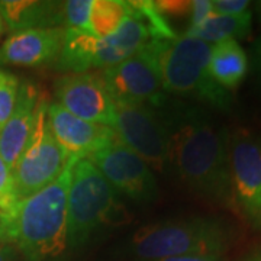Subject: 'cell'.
<instances>
[{
    "mask_svg": "<svg viewBox=\"0 0 261 261\" xmlns=\"http://www.w3.org/2000/svg\"><path fill=\"white\" fill-rule=\"evenodd\" d=\"M159 111L167 126L170 171L196 196L233 207L226 128L196 103L167 99Z\"/></svg>",
    "mask_w": 261,
    "mask_h": 261,
    "instance_id": "obj_1",
    "label": "cell"
},
{
    "mask_svg": "<svg viewBox=\"0 0 261 261\" xmlns=\"http://www.w3.org/2000/svg\"><path fill=\"white\" fill-rule=\"evenodd\" d=\"M77 159L38 193L19 200L15 211L0 215V244H13L27 261H64L68 247V189Z\"/></svg>",
    "mask_w": 261,
    "mask_h": 261,
    "instance_id": "obj_2",
    "label": "cell"
},
{
    "mask_svg": "<svg viewBox=\"0 0 261 261\" xmlns=\"http://www.w3.org/2000/svg\"><path fill=\"white\" fill-rule=\"evenodd\" d=\"M232 241L231 226L214 216H186L145 225L122 244L130 261H160L190 255H224Z\"/></svg>",
    "mask_w": 261,
    "mask_h": 261,
    "instance_id": "obj_3",
    "label": "cell"
},
{
    "mask_svg": "<svg viewBox=\"0 0 261 261\" xmlns=\"http://www.w3.org/2000/svg\"><path fill=\"white\" fill-rule=\"evenodd\" d=\"M129 212L90 160H77L68 189V247L80 250L100 233L129 222Z\"/></svg>",
    "mask_w": 261,
    "mask_h": 261,
    "instance_id": "obj_4",
    "label": "cell"
},
{
    "mask_svg": "<svg viewBox=\"0 0 261 261\" xmlns=\"http://www.w3.org/2000/svg\"><path fill=\"white\" fill-rule=\"evenodd\" d=\"M211 51V44L183 34L174 39H159L163 90L219 112H229L233 97L212 77Z\"/></svg>",
    "mask_w": 261,
    "mask_h": 261,
    "instance_id": "obj_5",
    "label": "cell"
},
{
    "mask_svg": "<svg viewBox=\"0 0 261 261\" xmlns=\"http://www.w3.org/2000/svg\"><path fill=\"white\" fill-rule=\"evenodd\" d=\"M47 108L48 102L42 97L28 145L12 170L19 200L35 195L56 181L70 161L51 132Z\"/></svg>",
    "mask_w": 261,
    "mask_h": 261,
    "instance_id": "obj_6",
    "label": "cell"
},
{
    "mask_svg": "<svg viewBox=\"0 0 261 261\" xmlns=\"http://www.w3.org/2000/svg\"><path fill=\"white\" fill-rule=\"evenodd\" d=\"M100 77L115 103L160 108L167 100L159 65V39L121 64L105 68Z\"/></svg>",
    "mask_w": 261,
    "mask_h": 261,
    "instance_id": "obj_7",
    "label": "cell"
},
{
    "mask_svg": "<svg viewBox=\"0 0 261 261\" xmlns=\"http://www.w3.org/2000/svg\"><path fill=\"white\" fill-rule=\"evenodd\" d=\"M112 129L125 147L154 171H170L168 132L159 108L116 103Z\"/></svg>",
    "mask_w": 261,
    "mask_h": 261,
    "instance_id": "obj_8",
    "label": "cell"
},
{
    "mask_svg": "<svg viewBox=\"0 0 261 261\" xmlns=\"http://www.w3.org/2000/svg\"><path fill=\"white\" fill-rule=\"evenodd\" d=\"M233 205L245 222L261 231V134L237 129L229 135Z\"/></svg>",
    "mask_w": 261,
    "mask_h": 261,
    "instance_id": "obj_9",
    "label": "cell"
},
{
    "mask_svg": "<svg viewBox=\"0 0 261 261\" xmlns=\"http://www.w3.org/2000/svg\"><path fill=\"white\" fill-rule=\"evenodd\" d=\"M118 195L138 205H149L159 197V183L148 164L121 141L113 140L89 159Z\"/></svg>",
    "mask_w": 261,
    "mask_h": 261,
    "instance_id": "obj_10",
    "label": "cell"
},
{
    "mask_svg": "<svg viewBox=\"0 0 261 261\" xmlns=\"http://www.w3.org/2000/svg\"><path fill=\"white\" fill-rule=\"evenodd\" d=\"M57 103L80 119L112 128L116 103L100 74L77 73L61 75L54 86Z\"/></svg>",
    "mask_w": 261,
    "mask_h": 261,
    "instance_id": "obj_11",
    "label": "cell"
},
{
    "mask_svg": "<svg viewBox=\"0 0 261 261\" xmlns=\"http://www.w3.org/2000/svg\"><path fill=\"white\" fill-rule=\"evenodd\" d=\"M49 128L68 159H89L116 140L112 128L80 119L57 102L48 103Z\"/></svg>",
    "mask_w": 261,
    "mask_h": 261,
    "instance_id": "obj_12",
    "label": "cell"
},
{
    "mask_svg": "<svg viewBox=\"0 0 261 261\" xmlns=\"http://www.w3.org/2000/svg\"><path fill=\"white\" fill-rule=\"evenodd\" d=\"M64 34L63 27L12 34L0 47V65L39 67L57 61Z\"/></svg>",
    "mask_w": 261,
    "mask_h": 261,
    "instance_id": "obj_13",
    "label": "cell"
},
{
    "mask_svg": "<svg viewBox=\"0 0 261 261\" xmlns=\"http://www.w3.org/2000/svg\"><path fill=\"white\" fill-rule=\"evenodd\" d=\"M42 96L35 84L20 83L18 100L8 122L0 130V157L13 170L32 135L38 105Z\"/></svg>",
    "mask_w": 261,
    "mask_h": 261,
    "instance_id": "obj_14",
    "label": "cell"
},
{
    "mask_svg": "<svg viewBox=\"0 0 261 261\" xmlns=\"http://www.w3.org/2000/svg\"><path fill=\"white\" fill-rule=\"evenodd\" d=\"M157 41L148 22L129 2V13L112 35L99 38L93 68H109L135 56L149 42Z\"/></svg>",
    "mask_w": 261,
    "mask_h": 261,
    "instance_id": "obj_15",
    "label": "cell"
},
{
    "mask_svg": "<svg viewBox=\"0 0 261 261\" xmlns=\"http://www.w3.org/2000/svg\"><path fill=\"white\" fill-rule=\"evenodd\" d=\"M64 2L47 0H3L0 16L12 34L31 29L58 28L64 25Z\"/></svg>",
    "mask_w": 261,
    "mask_h": 261,
    "instance_id": "obj_16",
    "label": "cell"
},
{
    "mask_svg": "<svg viewBox=\"0 0 261 261\" xmlns=\"http://www.w3.org/2000/svg\"><path fill=\"white\" fill-rule=\"evenodd\" d=\"M211 73L215 82L226 89L235 90L248 73V58L238 41H222L212 45Z\"/></svg>",
    "mask_w": 261,
    "mask_h": 261,
    "instance_id": "obj_17",
    "label": "cell"
},
{
    "mask_svg": "<svg viewBox=\"0 0 261 261\" xmlns=\"http://www.w3.org/2000/svg\"><path fill=\"white\" fill-rule=\"evenodd\" d=\"M99 38L80 29L65 28L61 53L57 58V68L65 74L87 73L94 65Z\"/></svg>",
    "mask_w": 261,
    "mask_h": 261,
    "instance_id": "obj_18",
    "label": "cell"
},
{
    "mask_svg": "<svg viewBox=\"0 0 261 261\" xmlns=\"http://www.w3.org/2000/svg\"><path fill=\"white\" fill-rule=\"evenodd\" d=\"M251 23L252 13L250 10L237 16L212 15L200 27L187 29L183 35L196 38L206 44L214 45L222 41H238L241 38H245L251 31Z\"/></svg>",
    "mask_w": 261,
    "mask_h": 261,
    "instance_id": "obj_19",
    "label": "cell"
},
{
    "mask_svg": "<svg viewBox=\"0 0 261 261\" xmlns=\"http://www.w3.org/2000/svg\"><path fill=\"white\" fill-rule=\"evenodd\" d=\"M129 13V2L122 0H93L90 10V31L94 37L112 35Z\"/></svg>",
    "mask_w": 261,
    "mask_h": 261,
    "instance_id": "obj_20",
    "label": "cell"
},
{
    "mask_svg": "<svg viewBox=\"0 0 261 261\" xmlns=\"http://www.w3.org/2000/svg\"><path fill=\"white\" fill-rule=\"evenodd\" d=\"M20 82L15 74L0 70V130L8 122L18 100Z\"/></svg>",
    "mask_w": 261,
    "mask_h": 261,
    "instance_id": "obj_21",
    "label": "cell"
},
{
    "mask_svg": "<svg viewBox=\"0 0 261 261\" xmlns=\"http://www.w3.org/2000/svg\"><path fill=\"white\" fill-rule=\"evenodd\" d=\"M93 0H68L64 2L63 13H64L65 28L80 29L90 32V10ZM93 35V34H92Z\"/></svg>",
    "mask_w": 261,
    "mask_h": 261,
    "instance_id": "obj_22",
    "label": "cell"
},
{
    "mask_svg": "<svg viewBox=\"0 0 261 261\" xmlns=\"http://www.w3.org/2000/svg\"><path fill=\"white\" fill-rule=\"evenodd\" d=\"M18 203L13 171L0 157V215L12 214Z\"/></svg>",
    "mask_w": 261,
    "mask_h": 261,
    "instance_id": "obj_23",
    "label": "cell"
},
{
    "mask_svg": "<svg viewBox=\"0 0 261 261\" xmlns=\"http://www.w3.org/2000/svg\"><path fill=\"white\" fill-rule=\"evenodd\" d=\"M155 8L164 18L170 19L176 18H189L190 15V6L192 2H181V0H161L154 2Z\"/></svg>",
    "mask_w": 261,
    "mask_h": 261,
    "instance_id": "obj_24",
    "label": "cell"
},
{
    "mask_svg": "<svg viewBox=\"0 0 261 261\" xmlns=\"http://www.w3.org/2000/svg\"><path fill=\"white\" fill-rule=\"evenodd\" d=\"M212 15H214L212 0H193L192 2V6H190L189 28L187 29H193L200 27Z\"/></svg>",
    "mask_w": 261,
    "mask_h": 261,
    "instance_id": "obj_25",
    "label": "cell"
},
{
    "mask_svg": "<svg viewBox=\"0 0 261 261\" xmlns=\"http://www.w3.org/2000/svg\"><path fill=\"white\" fill-rule=\"evenodd\" d=\"M248 8H250V2L247 0H212L214 15L237 16L245 13Z\"/></svg>",
    "mask_w": 261,
    "mask_h": 261,
    "instance_id": "obj_26",
    "label": "cell"
},
{
    "mask_svg": "<svg viewBox=\"0 0 261 261\" xmlns=\"http://www.w3.org/2000/svg\"><path fill=\"white\" fill-rule=\"evenodd\" d=\"M251 63H252V71L257 79V82L261 87V37L254 42L251 49Z\"/></svg>",
    "mask_w": 261,
    "mask_h": 261,
    "instance_id": "obj_27",
    "label": "cell"
},
{
    "mask_svg": "<svg viewBox=\"0 0 261 261\" xmlns=\"http://www.w3.org/2000/svg\"><path fill=\"white\" fill-rule=\"evenodd\" d=\"M160 261H225V258L224 255H216V254H190V255L171 257Z\"/></svg>",
    "mask_w": 261,
    "mask_h": 261,
    "instance_id": "obj_28",
    "label": "cell"
},
{
    "mask_svg": "<svg viewBox=\"0 0 261 261\" xmlns=\"http://www.w3.org/2000/svg\"><path fill=\"white\" fill-rule=\"evenodd\" d=\"M0 261H13V251L6 244H0Z\"/></svg>",
    "mask_w": 261,
    "mask_h": 261,
    "instance_id": "obj_29",
    "label": "cell"
},
{
    "mask_svg": "<svg viewBox=\"0 0 261 261\" xmlns=\"http://www.w3.org/2000/svg\"><path fill=\"white\" fill-rule=\"evenodd\" d=\"M243 261H261V251L255 252V254H251L248 257H245Z\"/></svg>",
    "mask_w": 261,
    "mask_h": 261,
    "instance_id": "obj_30",
    "label": "cell"
},
{
    "mask_svg": "<svg viewBox=\"0 0 261 261\" xmlns=\"http://www.w3.org/2000/svg\"><path fill=\"white\" fill-rule=\"evenodd\" d=\"M255 10H257V15H258V19H260L261 22V2L255 3Z\"/></svg>",
    "mask_w": 261,
    "mask_h": 261,
    "instance_id": "obj_31",
    "label": "cell"
},
{
    "mask_svg": "<svg viewBox=\"0 0 261 261\" xmlns=\"http://www.w3.org/2000/svg\"><path fill=\"white\" fill-rule=\"evenodd\" d=\"M2 34H3V19L0 16V37H2Z\"/></svg>",
    "mask_w": 261,
    "mask_h": 261,
    "instance_id": "obj_32",
    "label": "cell"
}]
</instances>
